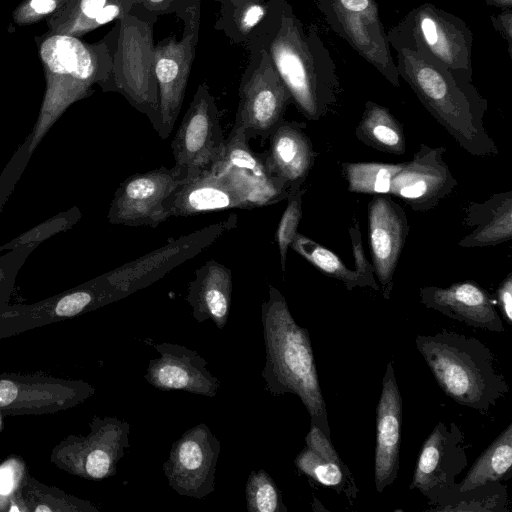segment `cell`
I'll use <instances>...</instances> for the list:
<instances>
[{
    "mask_svg": "<svg viewBox=\"0 0 512 512\" xmlns=\"http://www.w3.org/2000/svg\"><path fill=\"white\" fill-rule=\"evenodd\" d=\"M393 49L400 78L460 147L473 156H496L498 148L483 123L488 101L472 80L421 51Z\"/></svg>",
    "mask_w": 512,
    "mask_h": 512,
    "instance_id": "6da1fadb",
    "label": "cell"
},
{
    "mask_svg": "<svg viewBox=\"0 0 512 512\" xmlns=\"http://www.w3.org/2000/svg\"><path fill=\"white\" fill-rule=\"evenodd\" d=\"M266 359L261 373L274 396L294 394L307 409L311 424L330 437L326 404L320 388L308 331L294 320L286 299L272 285L261 305Z\"/></svg>",
    "mask_w": 512,
    "mask_h": 512,
    "instance_id": "7a4b0ae2",
    "label": "cell"
},
{
    "mask_svg": "<svg viewBox=\"0 0 512 512\" xmlns=\"http://www.w3.org/2000/svg\"><path fill=\"white\" fill-rule=\"evenodd\" d=\"M279 24L270 44V59L299 112L318 121L338 100L336 63L314 25L305 30L288 12L281 15Z\"/></svg>",
    "mask_w": 512,
    "mask_h": 512,
    "instance_id": "3957f363",
    "label": "cell"
},
{
    "mask_svg": "<svg viewBox=\"0 0 512 512\" xmlns=\"http://www.w3.org/2000/svg\"><path fill=\"white\" fill-rule=\"evenodd\" d=\"M415 343L438 386L456 403L487 413L508 393L493 353L478 339L443 330L417 335Z\"/></svg>",
    "mask_w": 512,
    "mask_h": 512,
    "instance_id": "277c9868",
    "label": "cell"
},
{
    "mask_svg": "<svg viewBox=\"0 0 512 512\" xmlns=\"http://www.w3.org/2000/svg\"><path fill=\"white\" fill-rule=\"evenodd\" d=\"M387 37L390 47L421 51L472 80L473 33L458 16L426 2L411 9Z\"/></svg>",
    "mask_w": 512,
    "mask_h": 512,
    "instance_id": "5b68a950",
    "label": "cell"
},
{
    "mask_svg": "<svg viewBox=\"0 0 512 512\" xmlns=\"http://www.w3.org/2000/svg\"><path fill=\"white\" fill-rule=\"evenodd\" d=\"M237 217L211 224L188 235L170 239L164 246L96 278L108 303L143 289L169 271L210 246L224 232L234 228Z\"/></svg>",
    "mask_w": 512,
    "mask_h": 512,
    "instance_id": "8992f818",
    "label": "cell"
},
{
    "mask_svg": "<svg viewBox=\"0 0 512 512\" xmlns=\"http://www.w3.org/2000/svg\"><path fill=\"white\" fill-rule=\"evenodd\" d=\"M327 25L394 87L400 76L375 0H318Z\"/></svg>",
    "mask_w": 512,
    "mask_h": 512,
    "instance_id": "52a82bcc",
    "label": "cell"
},
{
    "mask_svg": "<svg viewBox=\"0 0 512 512\" xmlns=\"http://www.w3.org/2000/svg\"><path fill=\"white\" fill-rule=\"evenodd\" d=\"M174 170L191 180L212 168L223 156L226 140L213 97L200 86L171 143Z\"/></svg>",
    "mask_w": 512,
    "mask_h": 512,
    "instance_id": "ba28073f",
    "label": "cell"
},
{
    "mask_svg": "<svg viewBox=\"0 0 512 512\" xmlns=\"http://www.w3.org/2000/svg\"><path fill=\"white\" fill-rule=\"evenodd\" d=\"M185 182L174 168L164 166L126 178L114 194L108 221L156 228L170 217L171 198Z\"/></svg>",
    "mask_w": 512,
    "mask_h": 512,
    "instance_id": "9c48e42d",
    "label": "cell"
},
{
    "mask_svg": "<svg viewBox=\"0 0 512 512\" xmlns=\"http://www.w3.org/2000/svg\"><path fill=\"white\" fill-rule=\"evenodd\" d=\"M220 441L200 423L187 430L171 446L163 463L170 487L181 496L203 499L214 491Z\"/></svg>",
    "mask_w": 512,
    "mask_h": 512,
    "instance_id": "30bf717a",
    "label": "cell"
},
{
    "mask_svg": "<svg viewBox=\"0 0 512 512\" xmlns=\"http://www.w3.org/2000/svg\"><path fill=\"white\" fill-rule=\"evenodd\" d=\"M223 174L244 199L246 209L276 204L287 199L288 186L274 177L263 153L254 152L242 130L233 126L222 158L212 167Z\"/></svg>",
    "mask_w": 512,
    "mask_h": 512,
    "instance_id": "8fae6325",
    "label": "cell"
},
{
    "mask_svg": "<svg viewBox=\"0 0 512 512\" xmlns=\"http://www.w3.org/2000/svg\"><path fill=\"white\" fill-rule=\"evenodd\" d=\"M467 464L460 427L453 422H439L421 447L409 488L418 489L431 506L456 484Z\"/></svg>",
    "mask_w": 512,
    "mask_h": 512,
    "instance_id": "7c38bea8",
    "label": "cell"
},
{
    "mask_svg": "<svg viewBox=\"0 0 512 512\" xmlns=\"http://www.w3.org/2000/svg\"><path fill=\"white\" fill-rule=\"evenodd\" d=\"M290 102L291 95L269 56L242 85L234 126L248 141L257 137L265 141L284 120Z\"/></svg>",
    "mask_w": 512,
    "mask_h": 512,
    "instance_id": "4fadbf2b",
    "label": "cell"
},
{
    "mask_svg": "<svg viewBox=\"0 0 512 512\" xmlns=\"http://www.w3.org/2000/svg\"><path fill=\"white\" fill-rule=\"evenodd\" d=\"M446 148L421 144L394 175L389 195L404 201L413 211L426 212L447 198L457 186L443 159Z\"/></svg>",
    "mask_w": 512,
    "mask_h": 512,
    "instance_id": "5bb4252c",
    "label": "cell"
},
{
    "mask_svg": "<svg viewBox=\"0 0 512 512\" xmlns=\"http://www.w3.org/2000/svg\"><path fill=\"white\" fill-rule=\"evenodd\" d=\"M372 265L383 297L390 299L394 274L409 233L405 210L389 194L373 195L368 204Z\"/></svg>",
    "mask_w": 512,
    "mask_h": 512,
    "instance_id": "9a60e30c",
    "label": "cell"
},
{
    "mask_svg": "<svg viewBox=\"0 0 512 512\" xmlns=\"http://www.w3.org/2000/svg\"><path fill=\"white\" fill-rule=\"evenodd\" d=\"M160 354L150 360L145 379L161 391L179 390L214 397L220 381L207 369V361L196 351L173 343L155 344Z\"/></svg>",
    "mask_w": 512,
    "mask_h": 512,
    "instance_id": "2e32d148",
    "label": "cell"
},
{
    "mask_svg": "<svg viewBox=\"0 0 512 512\" xmlns=\"http://www.w3.org/2000/svg\"><path fill=\"white\" fill-rule=\"evenodd\" d=\"M421 303L445 316L474 328L504 332L495 300L474 281L453 283L448 287L424 286L419 289Z\"/></svg>",
    "mask_w": 512,
    "mask_h": 512,
    "instance_id": "e0dca14e",
    "label": "cell"
},
{
    "mask_svg": "<svg viewBox=\"0 0 512 512\" xmlns=\"http://www.w3.org/2000/svg\"><path fill=\"white\" fill-rule=\"evenodd\" d=\"M375 487L383 492L397 478L400 466L402 397L395 377L394 361L387 363L377 405Z\"/></svg>",
    "mask_w": 512,
    "mask_h": 512,
    "instance_id": "ac0fdd59",
    "label": "cell"
},
{
    "mask_svg": "<svg viewBox=\"0 0 512 512\" xmlns=\"http://www.w3.org/2000/svg\"><path fill=\"white\" fill-rule=\"evenodd\" d=\"M192 58L191 36L182 42L169 41L156 52L155 74L159 85L156 132L162 139L169 137L180 112Z\"/></svg>",
    "mask_w": 512,
    "mask_h": 512,
    "instance_id": "d6986e66",
    "label": "cell"
},
{
    "mask_svg": "<svg viewBox=\"0 0 512 512\" xmlns=\"http://www.w3.org/2000/svg\"><path fill=\"white\" fill-rule=\"evenodd\" d=\"M305 130V123L283 120L263 152L269 171L288 186L290 194L302 188L315 162L316 153Z\"/></svg>",
    "mask_w": 512,
    "mask_h": 512,
    "instance_id": "ffe728a7",
    "label": "cell"
},
{
    "mask_svg": "<svg viewBox=\"0 0 512 512\" xmlns=\"http://www.w3.org/2000/svg\"><path fill=\"white\" fill-rule=\"evenodd\" d=\"M233 208L246 209L244 199L223 174L210 168L179 186L169 211L171 217Z\"/></svg>",
    "mask_w": 512,
    "mask_h": 512,
    "instance_id": "44dd1931",
    "label": "cell"
},
{
    "mask_svg": "<svg viewBox=\"0 0 512 512\" xmlns=\"http://www.w3.org/2000/svg\"><path fill=\"white\" fill-rule=\"evenodd\" d=\"M231 294V269L211 259L196 270L186 300L197 322L211 320L223 329L229 318Z\"/></svg>",
    "mask_w": 512,
    "mask_h": 512,
    "instance_id": "7402d4cb",
    "label": "cell"
},
{
    "mask_svg": "<svg viewBox=\"0 0 512 512\" xmlns=\"http://www.w3.org/2000/svg\"><path fill=\"white\" fill-rule=\"evenodd\" d=\"M464 224L470 233L458 246H495L512 238V191L493 194L481 203L471 202L465 209Z\"/></svg>",
    "mask_w": 512,
    "mask_h": 512,
    "instance_id": "603a6c76",
    "label": "cell"
},
{
    "mask_svg": "<svg viewBox=\"0 0 512 512\" xmlns=\"http://www.w3.org/2000/svg\"><path fill=\"white\" fill-rule=\"evenodd\" d=\"M355 135L365 145L389 154L403 155L406 139L401 123L384 106L367 101Z\"/></svg>",
    "mask_w": 512,
    "mask_h": 512,
    "instance_id": "cb8c5ba5",
    "label": "cell"
},
{
    "mask_svg": "<svg viewBox=\"0 0 512 512\" xmlns=\"http://www.w3.org/2000/svg\"><path fill=\"white\" fill-rule=\"evenodd\" d=\"M40 54L55 74L88 81L94 74L92 57L83 43L71 36L54 35L41 45Z\"/></svg>",
    "mask_w": 512,
    "mask_h": 512,
    "instance_id": "d4e9b609",
    "label": "cell"
},
{
    "mask_svg": "<svg viewBox=\"0 0 512 512\" xmlns=\"http://www.w3.org/2000/svg\"><path fill=\"white\" fill-rule=\"evenodd\" d=\"M512 465V423L483 451L460 483L449 490L465 491L500 481Z\"/></svg>",
    "mask_w": 512,
    "mask_h": 512,
    "instance_id": "484cf974",
    "label": "cell"
},
{
    "mask_svg": "<svg viewBox=\"0 0 512 512\" xmlns=\"http://www.w3.org/2000/svg\"><path fill=\"white\" fill-rule=\"evenodd\" d=\"M429 510L508 512L506 486L500 481H493L461 492L448 490Z\"/></svg>",
    "mask_w": 512,
    "mask_h": 512,
    "instance_id": "4316f807",
    "label": "cell"
},
{
    "mask_svg": "<svg viewBox=\"0 0 512 512\" xmlns=\"http://www.w3.org/2000/svg\"><path fill=\"white\" fill-rule=\"evenodd\" d=\"M295 465L311 479L345 494L350 501L357 496L353 475L340 457L325 458L306 446L297 455Z\"/></svg>",
    "mask_w": 512,
    "mask_h": 512,
    "instance_id": "83f0119b",
    "label": "cell"
},
{
    "mask_svg": "<svg viewBox=\"0 0 512 512\" xmlns=\"http://www.w3.org/2000/svg\"><path fill=\"white\" fill-rule=\"evenodd\" d=\"M401 166L402 163L344 162L341 172L348 191L373 196L389 194L392 179Z\"/></svg>",
    "mask_w": 512,
    "mask_h": 512,
    "instance_id": "f1b7e54d",
    "label": "cell"
},
{
    "mask_svg": "<svg viewBox=\"0 0 512 512\" xmlns=\"http://www.w3.org/2000/svg\"><path fill=\"white\" fill-rule=\"evenodd\" d=\"M290 248L318 270L341 281L347 290L367 287L364 279L355 270L348 268L336 254L307 236L298 232Z\"/></svg>",
    "mask_w": 512,
    "mask_h": 512,
    "instance_id": "f546056e",
    "label": "cell"
},
{
    "mask_svg": "<svg viewBox=\"0 0 512 512\" xmlns=\"http://www.w3.org/2000/svg\"><path fill=\"white\" fill-rule=\"evenodd\" d=\"M246 505L249 512H286L281 493L263 469L252 471L245 486Z\"/></svg>",
    "mask_w": 512,
    "mask_h": 512,
    "instance_id": "4dcf8cb0",
    "label": "cell"
},
{
    "mask_svg": "<svg viewBox=\"0 0 512 512\" xmlns=\"http://www.w3.org/2000/svg\"><path fill=\"white\" fill-rule=\"evenodd\" d=\"M81 217L77 207H73L66 212H61L32 229L21 234L17 238L4 244L0 250L15 249L19 247L34 248L45 239L67 229H70Z\"/></svg>",
    "mask_w": 512,
    "mask_h": 512,
    "instance_id": "1f68e13d",
    "label": "cell"
},
{
    "mask_svg": "<svg viewBox=\"0 0 512 512\" xmlns=\"http://www.w3.org/2000/svg\"><path fill=\"white\" fill-rule=\"evenodd\" d=\"M305 193L306 189L300 188L287 197V206L276 229L275 241L279 250L282 271L286 269L288 249L298 233V226L302 218V199Z\"/></svg>",
    "mask_w": 512,
    "mask_h": 512,
    "instance_id": "d6a6232c",
    "label": "cell"
},
{
    "mask_svg": "<svg viewBox=\"0 0 512 512\" xmlns=\"http://www.w3.org/2000/svg\"><path fill=\"white\" fill-rule=\"evenodd\" d=\"M349 234L351 238L355 264L354 270L364 279L367 287H370L376 291L380 290V286L375 278L372 262H369L365 256L359 224L357 221L355 222L354 226L349 228Z\"/></svg>",
    "mask_w": 512,
    "mask_h": 512,
    "instance_id": "836d02e7",
    "label": "cell"
},
{
    "mask_svg": "<svg viewBox=\"0 0 512 512\" xmlns=\"http://www.w3.org/2000/svg\"><path fill=\"white\" fill-rule=\"evenodd\" d=\"M492 26L507 42L508 53L512 55V8L501 9L498 14L490 16Z\"/></svg>",
    "mask_w": 512,
    "mask_h": 512,
    "instance_id": "e575fe53",
    "label": "cell"
},
{
    "mask_svg": "<svg viewBox=\"0 0 512 512\" xmlns=\"http://www.w3.org/2000/svg\"><path fill=\"white\" fill-rule=\"evenodd\" d=\"M497 304L505 321L512 324V273H509L497 289Z\"/></svg>",
    "mask_w": 512,
    "mask_h": 512,
    "instance_id": "d590c367",
    "label": "cell"
},
{
    "mask_svg": "<svg viewBox=\"0 0 512 512\" xmlns=\"http://www.w3.org/2000/svg\"><path fill=\"white\" fill-rule=\"evenodd\" d=\"M265 14L261 5L253 4L248 6L242 13L240 24L244 30H249L260 22Z\"/></svg>",
    "mask_w": 512,
    "mask_h": 512,
    "instance_id": "8d00e7d4",
    "label": "cell"
},
{
    "mask_svg": "<svg viewBox=\"0 0 512 512\" xmlns=\"http://www.w3.org/2000/svg\"><path fill=\"white\" fill-rule=\"evenodd\" d=\"M18 394L17 387L8 380H0V407L12 403Z\"/></svg>",
    "mask_w": 512,
    "mask_h": 512,
    "instance_id": "74e56055",
    "label": "cell"
},
{
    "mask_svg": "<svg viewBox=\"0 0 512 512\" xmlns=\"http://www.w3.org/2000/svg\"><path fill=\"white\" fill-rule=\"evenodd\" d=\"M14 486V473L9 466L0 468V494L6 495L11 492Z\"/></svg>",
    "mask_w": 512,
    "mask_h": 512,
    "instance_id": "f35d334b",
    "label": "cell"
},
{
    "mask_svg": "<svg viewBox=\"0 0 512 512\" xmlns=\"http://www.w3.org/2000/svg\"><path fill=\"white\" fill-rule=\"evenodd\" d=\"M105 3L106 0H82L80 8L85 16L95 19L105 6Z\"/></svg>",
    "mask_w": 512,
    "mask_h": 512,
    "instance_id": "ab89813d",
    "label": "cell"
},
{
    "mask_svg": "<svg viewBox=\"0 0 512 512\" xmlns=\"http://www.w3.org/2000/svg\"><path fill=\"white\" fill-rule=\"evenodd\" d=\"M119 14V7L116 5H107L102 8L95 20L98 24H105L113 20Z\"/></svg>",
    "mask_w": 512,
    "mask_h": 512,
    "instance_id": "60d3db41",
    "label": "cell"
},
{
    "mask_svg": "<svg viewBox=\"0 0 512 512\" xmlns=\"http://www.w3.org/2000/svg\"><path fill=\"white\" fill-rule=\"evenodd\" d=\"M30 5L38 14H47L56 8L54 0H31Z\"/></svg>",
    "mask_w": 512,
    "mask_h": 512,
    "instance_id": "b9f144b4",
    "label": "cell"
},
{
    "mask_svg": "<svg viewBox=\"0 0 512 512\" xmlns=\"http://www.w3.org/2000/svg\"><path fill=\"white\" fill-rule=\"evenodd\" d=\"M485 3L488 6L500 9L512 8V0H485Z\"/></svg>",
    "mask_w": 512,
    "mask_h": 512,
    "instance_id": "7bdbcfd3",
    "label": "cell"
},
{
    "mask_svg": "<svg viewBox=\"0 0 512 512\" xmlns=\"http://www.w3.org/2000/svg\"><path fill=\"white\" fill-rule=\"evenodd\" d=\"M36 511H50V508L49 507H46V506H38L36 509Z\"/></svg>",
    "mask_w": 512,
    "mask_h": 512,
    "instance_id": "ee69618b",
    "label": "cell"
},
{
    "mask_svg": "<svg viewBox=\"0 0 512 512\" xmlns=\"http://www.w3.org/2000/svg\"><path fill=\"white\" fill-rule=\"evenodd\" d=\"M4 278V273L2 271V269L0 268V281Z\"/></svg>",
    "mask_w": 512,
    "mask_h": 512,
    "instance_id": "f6af8a7d",
    "label": "cell"
},
{
    "mask_svg": "<svg viewBox=\"0 0 512 512\" xmlns=\"http://www.w3.org/2000/svg\"><path fill=\"white\" fill-rule=\"evenodd\" d=\"M150 2H153V3H159V2H162L164 0H149Z\"/></svg>",
    "mask_w": 512,
    "mask_h": 512,
    "instance_id": "bcb514c9",
    "label": "cell"
}]
</instances>
